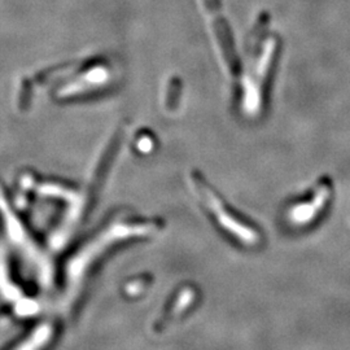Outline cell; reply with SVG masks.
<instances>
[{
	"label": "cell",
	"mask_w": 350,
	"mask_h": 350,
	"mask_svg": "<svg viewBox=\"0 0 350 350\" xmlns=\"http://www.w3.org/2000/svg\"><path fill=\"white\" fill-rule=\"evenodd\" d=\"M279 53L280 38L271 29L270 16L261 14L250 30L247 64L237 85L241 109L250 117L258 116L265 108Z\"/></svg>",
	"instance_id": "1"
},
{
	"label": "cell",
	"mask_w": 350,
	"mask_h": 350,
	"mask_svg": "<svg viewBox=\"0 0 350 350\" xmlns=\"http://www.w3.org/2000/svg\"><path fill=\"white\" fill-rule=\"evenodd\" d=\"M331 196V183L327 180L318 185V187L314 191L313 200L309 204L297 205L292 211V217L296 222H304L308 219H312L317 211H321L325 205V201Z\"/></svg>",
	"instance_id": "3"
},
{
	"label": "cell",
	"mask_w": 350,
	"mask_h": 350,
	"mask_svg": "<svg viewBox=\"0 0 350 350\" xmlns=\"http://www.w3.org/2000/svg\"><path fill=\"white\" fill-rule=\"evenodd\" d=\"M200 3L204 13L206 14L205 18L214 40L218 59L224 65L227 75L238 85L243 63L237 52L232 30L224 13L222 0H200Z\"/></svg>",
	"instance_id": "2"
}]
</instances>
